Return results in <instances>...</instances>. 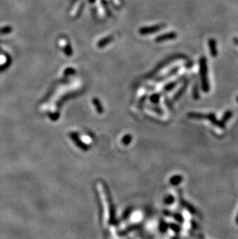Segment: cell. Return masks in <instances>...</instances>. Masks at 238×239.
<instances>
[{
    "instance_id": "12",
    "label": "cell",
    "mask_w": 238,
    "mask_h": 239,
    "mask_svg": "<svg viewBox=\"0 0 238 239\" xmlns=\"http://www.w3.org/2000/svg\"><path fill=\"white\" fill-rule=\"evenodd\" d=\"M177 84H178L177 81H172V82L169 83V84L166 85V87L164 88V91H166V92H169V91H171L172 89H173L176 86Z\"/></svg>"
},
{
    "instance_id": "8",
    "label": "cell",
    "mask_w": 238,
    "mask_h": 239,
    "mask_svg": "<svg viewBox=\"0 0 238 239\" xmlns=\"http://www.w3.org/2000/svg\"><path fill=\"white\" fill-rule=\"evenodd\" d=\"M187 117L192 119L203 120L206 119V114L200 112H189L187 114Z\"/></svg>"
},
{
    "instance_id": "20",
    "label": "cell",
    "mask_w": 238,
    "mask_h": 239,
    "mask_svg": "<svg viewBox=\"0 0 238 239\" xmlns=\"http://www.w3.org/2000/svg\"><path fill=\"white\" fill-rule=\"evenodd\" d=\"M236 102H238V96H237V97H236Z\"/></svg>"
},
{
    "instance_id": "4",
    "label": "cell",
    "mask_w": 238,
    "mask_h": 239,
    "mask_svg": "<svg viewBox=\"0 0 238 239\" xmlns=\"http://www.w3.org/2000/svg\"><path fill=\"white\" fill-rule=\"evenodd\" d=\"M177 37V34L175 32H169V33H166L158 37L156 39V41L157 43H161L163 41L166 40H174Z\"/></svg>"
},
{
    "instance_id": "17",
    "label": "cell",
    "mask_w": 238,
    "mask_h": 239,
    "mask_svg": "<svg viewBox=\"0 0 238 239\" xmlns=\"http://www.w3.org/2000/svg\"><path fill=\"white\" fill-rule=\"evenodd\" d=\"M159 95H153V102H157L158 101H159Z\"/></svg>"
},
{
    "instance_id": "6",
    "label": "cell",
    "mask_w": 238,
    "mask_h": 239,
    "mask_svg": "<svg viewBox=\"0 0 238 239\" xmlns=\"http://www.w3.org/2000/svg\"><path fill=\"white\" fill-rule=\"evenodd\" d=\"M189 81L188 80V81H186V82L184 83V85L178 90V92H177L176 93H175V95H174V98H173L174 101L178 100V99H180L181 97L183 95V94L185 93V92H186V90L187 89L188 85H189Z\"/></svg>"
},
{
    "instance_id": "11",
    "label": "cell",
    "mask_w": 238,
    "mask_h": 239,
    "mask_svg": "<svg viewBox=\"0 0 238 239\" xmlns=\"http://www.w3.org/2000/svg\"><path fill=\"white\" fill-rule=\"evenodd\" d=\"M192 95H193V98L194 100H199L200 99V89H199V85L197 84H195L194 86H193Z\"/></svg>"
},
{
    "instance_id": "1",
    "label": "cell",
    "mask_w": 238,
    "mask_h": 239,
    "mask_svg": "<svg viewBox=\"0 0 238 239\" xmlns=\"http://www.w3.org/2000/svg\"><path fill=\"white\" fill-rule=\"evenodd\" d=\"M200 63V75L201 79V88L204 93L210 92V82L208 79V67H207V59L206 57L202 56L199 60Z\"/></svg>"
},
{
    "instance_id": "14",
    "label": "cell",
    "mask_w": 238,
    "mask_h": 239,
    "mask_svg": "<svg viewBox=\"0 0 238 239\" xmlns=\"http://www.w3.org/2000/svg\"><path fill=\"white\" fill-rule=\"evenodd\" d=\"M173 218H175V220L176 221H178V223L182 224L184 222V218L182 217V215L181 214H178V213H176V214H174Z\"/></svg>"
},
{
    "instance_id": "5",
    "label": "cell",
    "mask_w": 238,
    "mask_h": 239,
    "mask_svg": "<svg viewBox=\"0 0 238 239\" xmlns=\"http://www.w3.org/2000/svg\"><path fill=\"white\" fill-rule=\"evenodd\" d=\"M179 204L182 205V208H186L188 211L192 215H195L196 213V208H194V206L193 204H191L190 203H189L188 201H186L183 198L179 199Z\"/></svg>"
},
{
    "instance_id": "13",
    "label": "cell",
    "mask_w": 238,
    "mask_h": 239,
    "mask_svg": "<svg viewBox=\"0 0 238 239\" xmlns=\"http://www.w3.org/2000/svg\"><path fill=\"white\" fill-rule=\"evenodd\" d=\"M170 228L174 232L177 233V234L181 231V227L179 225L176 224H170Z\"/></svg>"
},
{
    "instance_id": "3",
    "label": "cell",
    "mask_w": 238,
    "mask_h": 239,
    "mask_svg": "<svg viewBox=\"0 0 238 239\" xmlns=\"http://www.w3.org/2000/svg\"><path fill=\"white\" fill-rule=\"evenodd\" d=\"M208 47L210 53L213 57H217L218 55V50L217 47V41L214 38H210L208 40Z\"/></svg>"
},
{
    "instance_id": "7",
    "label": "cell",
    "mask_w": 238,
    "mask_h": 239,
    "mask_svg": "<svg viewBox=\"0 0 238 239\" xmlns=\"http://www.w3.org/2000/svg\"><path fill=\"white\" fill-rule=\"evenodd\" d=\"M165 27V25H156V26H153L151 27H147V28L143 29V30H142V34H153V33H156V32L159 31L162 27Z\"/></svg>"
},
{
    "instance_id": "2",
    "label": "cell",
    "mask_w": 238,
    "mask_h": 239,
    "mask_svg": "<svg viewBox=\"0 0 238 239\" xmlns=\"http://www.w3.org/2000/svg\"><path fill=\"white\" fill-rule=\"evenodd\" d=\"M206 119L209 120L213 125L218 127L220 129H224V128H226V124L223 122L221 120L217 119V117H216V115L214 113H208V114H206Z\"/></svg>"
},
{
    "instance_id": "18",
    "label": "cell",
    "mask_w": 238,
    "mask_h": 239,
    "mask_svg": "<svg viewBox=\"0 0 238 239\" xmlns=\"http://www.w3.org/2000/svg\"><path fill=\"white\" fill-rule=\"evenodd\" d=\"M233 43L236 44V45H237L238 46V38L237 37H234V38L233 39Z\"/></svg>"
},
{
    "instance_id": "9",
    "label": "cell",
    "mask_w": 238,
    "mask_h": 239,
    "mask_svg": "<svg viewBox=\"0 0 238 239\" xmlns=\"http://www.w3.org/2000/svg\"><path fill=\"white\" fill-rule=\"evenodd\" d=\"M183 181V176L182 175H175V176H172V178L170 179V183L172 186H178Z\"/></svg>"
},
{
    "instance_id": "19",
    "label": "cell",
    "mask_w": 238,
    "mask_h": 239,
    "mask_svg": "<svg viewBox=\"0 0 238 239\" xmlns=\"http://www.w3.org/2000/svg\"><path fill=\"white\" fill-rule=\"evenodd\" d=\"M235 222H236V224H238V213H237V215H236V219H235Z\"/></svg>"
},
{
    "instance_id": "10",
    "label": "cell",
    "mask_w": 238,
    "mask_h": 239,
    "mask_svg": "<svg viewBox=\"0 0 238 239\" xmlns=\"http://www.w3.org/2000/svg\"><path fill=\"white\" fill-rule=\"evenodd\" d=\"M233 115V111H231V110H227V111H226L224 113V115H223L222 118H221L220 120L223 121V122H224V123L226 124L227 121H228L230 119L232 118Z\"/></svg>"
},
{
    "instance_id": "16",
    "label": "cell",
    "mask_w": 238,
    "mask_h": 239,
    "mask_svg": "<svg viewBox=\"0 0 238 239\" xmlns=\"http://www.w3.org/2000/svg\"><path fill=\"white\" fill-rule=\"evenodd\" d=\"M190 224H191V227H192V228H193V230H197V229L199 228V227H200V226H199V224H198L195 220L191 221Z\"/></svg>"
},
{
    "instance_id": "15",
    "label": "cell",
    "mask_w": 238,
    "mask_h": 239,
    "mask_svg": "<svg viewBox=\"0 0 238 239\" xmlns=\"http://www.w3.org/2000/svg\"><path fill=\"white\" fill-rule=\"evenodd\" d=\"M174 201H175V197H174L172 195L167 196V197H166V199H165V203L166 204H169V205L173 204Z\"/></svg>"
}]
</instances>
